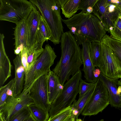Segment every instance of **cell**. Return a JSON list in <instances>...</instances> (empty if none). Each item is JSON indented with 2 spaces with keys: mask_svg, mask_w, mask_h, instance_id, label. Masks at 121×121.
Segmentation results:
<instances>
[{
  "mask_svg": "<svg viewBox=\"0 0 121 121\" xmlns=\"http://www.w3.org/2000/svg\"><path fill=\"white\" fill-rule=\"evenodd\" d=\"M78 44L84 42H101L106 31L99 19L94 14L82 10L67 19H62Z\"/></svg>",
  "mask_w": 121,
  "mask_h": 121,
  "instance_id": "obj_1",
  "label": "cell"
},
{
  "mask_svg": "<svg viewBox=\"0 0 121 121\" xmlns=\"http://www.w3.org/2000/svg\"><path fill=\"white\" fill-rule=\"evenodd\" d=\"M61 54L52 71L62 86L79 69L82 63L81 49L70 30L64 32L60 39Z\"/></svg>",
  "mask_w": 121,
  "mask_h": 121,
  "instance_id": "obj_2",
  "label": "cell"
},
{
  "mask_svg": "<svg viewBox=\"0 0 121 121\" xmlns=\"http://www.w3.org/2000/svg\"><path fill=\"white\" fill-rule=\"evenodd\" d=\"M29 1L36 6L46 22L51 35L50 40L55 45L59 44L64 33V27L58 0Z\"/></svg>",
  "mask_w": 121,
  "mask_h": 121,
  "instance_id": "obj_3",
  "label": "cell"
},
{
  "mask_svg": "<svg viewBox=\"0 0 121 121\" xmlns=\"http://www.w3.org/2000/svg\"><path fill=\"white\" fill-rule=\"evenodd\" d=\"M0 20L17 24L28 18L34 5L27 0H0Z\"/></svg>",
  "mask_w": 121,
  "mask_h": 121,
  "instance_id": "obj_4",
  "label": "cell"
},
{
  "mask_svg": "<svg viewBox=\"0 0 121 121\" xmlns=\"http://www.w3.org/2000/svg\"><path fill=\"white\" fill-rule=\"evenodd\" d=\"M82 77L80 69L64 85L59 95L51 104L49 112L50 117L71 106L78 93V85Z\"/></svg>",
  "mask_w": 121,
  "mask_h": 121,
  "instance_id": "obj_5",
  "label": "cell"
},
{
  "mask_svg": "<svg viewBox=\"0 0 121 121\" xmlns=\"http://www.w3.org/2000/svg\"><path fill=\"white\" fill-rule=\"evenodd\" d=\"M57 56L54 49L48 44L31 69L25 75L24 89L30 90L35 82L42 76L51 71L50 67L54 64Z\"/></svg>",
  "mask_w": 121,
  "mask_h": 121,
  "instance_id": "obj_6",
  "label": "cell"
},
{
  "mask_svg": "<svg viewBox=\"0 0 121 121\" xmlns=\"http://www.w3.org/2000/svg\"><path fill=\"white\" fill-rule=\"evenodd\" d=\"M109 104L107 88L98 78L93 92L82 114L85 116L96 115L102 111Z\"/></svg>",
  "mask_w": 121,
  "mask_h": 121,
  "instance_id": "obj_7",
  "label": "cell"
},
{
  "mask_svg": "<svg viewBox=\"0 0 121 121\" xmlns=\"http://www.w3.org/2000/svg\"><path fill=\"white\" fill-rule=\"evenodd\" d=\"M101 53L98 68L104 76L112 79L121 78V65L111 48L101 42Z\"/></svg>",
  "mask_w": 121,
  "mask_h": 121,
  "instance_id": "obj_8",
  "label": "cell"
},
{
  "mask_svg": "<svg viewBox=\"0 0 121 121\" xmlns=\"http://www.w3.org/2000/svg\"><path fill=\"white\" fill-rule=\"evenodd\" d=\"M29 91L23 89L17 97L8 96L3 106L0 108V117L4 121H8L13 116L24 108L34 104L30 95Z\"/></svg>",
  "mask_w": 121,
  "mask_h": 121,
  "instance_id": "obj_9",
  "label": "cell"
},
{
  "mask_svg": "<svg viewBox=\"0 0 121 121\" xmlns=\"http://www.w3.org/2000/svg\"><path fill=\"white\" fill-rule=\"evenodd\" d=\"M92 13L99 19L106 31L110 29L121 13L110 0H98L93 7Z\"/></svg>",
  "mask_w": 121,
  "mask_h": 121,
  "instance_id": "obj_10",
  "label": "cell"
},
{
  "mask_svg": "<svg viewBox=\"0 0 121 121\" xmlns=\"http://www.w3.org/2000/svg\"><path fill=\"white\" fill-rule=\"evenodd\" d=\"M49 73L37 79L30 87V95L34 104L49 112L51 104L48 95V81Z\"/></svg>",
  "mask_w": 121,
  "mask_h": 121,
  "instance_id": "obj_11",
  "label": "cell"
},
{
  "mask_svg": "<svg viewBox=\"0 0 121 121\" xmlns=\"http://www.w3.org/2000/svg\"><path fill=\"white\" fill-rule=\"evenodd\" d=\"M98 78L107 88L109 104L111 106L116 108H121V81L120 79L109 78L101 73Z\"/></svg>",
  "mask_w": 121,
  "mask_h": 121,
  "instance_id": "obj_12",
  "label": "cell"
},
{
  "mask_svg": "<svg viewBox=\"0 0 121 121\" xmlns=\"http://www.w3.org/2000/svg\"><path fill=\"white\" fill-rule=\"evenodd\" d=\"M89 42L82 43V48L81 49L82 60L83 68L82 70L84 73V76L86 81L89 83L96 82L98 79L94 76V73L95 67L94 66L90 57Z\"/></svg>",
  "mask_w": 121,
  "mask_h": 121,
  "instance_id": "obj_13",
  "label": "cell"
},
{
  "mask_svg": "<svg viewBox=\"0 0 121 121\" xmlns=\"http://www.w3.org/2000/svg\"><path fill=\"white\" fill-rule=\"evenodd\" d=\"M41 16L39 11L34 5L33 9L26 20L29 44L28 49L32 48L35 43Z\"/></svg>",
  "mask_w": 121,
  "mask_h": 121,
  "instance_id": "obj_14",
  "label": "cell"
},
{
  "mask_svg": "<svg viewBox=\"0 0 121 121\" xmlns=\"http://www.w3.org/2000/svg\"><path fill=\"white\" fill-rule=\"evenodd\" d=\"M13 35L15 41L14 53L19 55L24 47L28 48L29 44L26 20H24L16 25Z\"/></svg>",
  "mask_w": 121,
  "mask_h": 121,
  "instance_id": "obj_15",
  "label": "cell"
},
{
  "mask_svg": "<svg viewBox=\"0 0 121 121\" xmlns=\"http://www.w3.org/2000/svg\"><path fill=\"white\" fill-rule=\"evenodd\" d=\"M4 36L0 34V86H3L11 76L12 65L5 50L4 44Z\"/></svg>",
  "mask_w": 121,
  "mask_h": 121,
  "instance_id": "obj_16",
  "label": "cell"
},
{
  "mask_svg": "<svg viewBox=\"0 0 121 121\" xmlns=\"http://www.w3.org/2000/svg\"><path fill=\"white\" fill-rule=\"evenodd\" d=\"M14 65L15 77L14 79V91L13 96H18L22 92L25 77L24 68L22 65L20 53L16 55L13 60Z\"/></svg>",
  "mask_w": 121,
  "mask_h": 121,
  "instance_id": "obj_17",
  "label": "cell"
},
{
  "mask_svg": "<svg viewBox=\"0 0 121 121\" xmlns=\"http://www.w3.org/2000/svg\"><path fill=\"white\" fill-rule=\"evenodd\" d=\"M63 87L58 77L51 71L49 73L48 90L49 100L51 104L58 96Z\"/></svg>",
  "mask_w": 121,
  "mask_h": 121,
  "instance_id": "obj_18",
  "label": "cell"
},
{
  "mask_svg": "<svg viewBox=\"0 0 121 121\" xmlns=\"http://www.w3.org/2000/svg\"><path fill=\"white\" fill-rule=\"evenodd\" d=\"M94 89L89 90L81 98L77 101L75 100L71 106L72 112L71 117L75 120L78 118L87 104L93 92Z\"/></svg>",
  "mask_w": 121,
  "mask_h": 121,
  "instance_id": "obj_19",
  "label": "cell"
},
{
  "mask_svg": "<svg viewBox=\"0 0 121 121\" xmlns=\"http://www.w3.org/2000/svg\"><path fill=\"white\" fill-rule=\"evenodd\" d=\"M81 0H58L61 6L62 14L69 19L75 14Z\"/></svg>",
  "mask_w": 121,
  "mask_h": 121,
  "instance_id": "obj_20",
  "label": "cell"
},
{
  "mask_svg": "<svg viewBox=\"0 0 121 121\" xmlns=\"http://www.w3.org/2000/svg\"><path fill=\"white\" fill-rule=\"evenodd\" d=\"M101 42L106 44L111 48L121 65V41L106 34Z\"/></svg>",
  "mask_w": 121,
  "mask_h": 121,
  "instance_id": "obj_21",
  "label": "cell"
},
{
  "mask_svg": "<svg viewBox=\"0 0 121 121\" xmlns=\"http://www.w3.org/2000/svg\"><path fill=\"white\" fill-rule=\"evenodd\" d=\"M89 50L90 57L94 66L98 68L101 53V42H90Z\"/></svg>",
  "mask_w": 121,
  "mask_h": 121,
  "instance_id": "obj_22",
  "label": "cell"
},
{
  "mask_svg": "<svg viewBox=\"0 0 121 121\" xmlns=\"http://www.w3.org/2000/svg\"><path fill=\"white\" fill-rule=\"evenodd\" d=\"M31 115L36 121H48L49 118V112L35 104L28 106Z\"/></svg>",
  "mask_w": 121,
  "mask_h": 121,
  "instance_id": "obj_23",
  "label": "cell"
},
{
  "mask_svg": "<svg viewBox=\"0 0 121 121\" xmlns=\"http://www.w3.org/2000/svg\"><path fill=\"white\" fill-rule=\"evenodd\" d=\"M14 79L0 88V108L4 104L9 96H13L14 91Z\"/></svg>",
  "mask_w": 121,
  "mask_h": 121,
  "instance_id": "obj_24",
  "label": "cell"
},
{
  "mask_svg": "<svg viewBox=\"0 0 121 121\" xmlns=\"http://www.w3.org/2000/svg\"><path fill=\"white\" fill-rule=\"evenodd\" d=\"M44 49L42 47H34L30 49L27 48L28 72L36 62Z\"/></svg>",
  "mask_w": 121,
  "mask_h": 121,
  "instance_id": "obj_25",
  "label": "cell"
},
{
  "mask_svg": "<svg viewBox=\"0 0 121 121\" xmlns=\"http://www.w3.org/2000/svg\"><path fill=\"white\" fill-rule=\"evenodd\" d=\"M37 35L42 39L47 41L50 40L51 35L45 21L41 15Z\"/></svg>",
  "mask_w": 121,
  "mask_h": 121,
  "instance_id": "obj_26",
  "label": "cell"
},
{
  "mask_svg": "<svg viewBox=\"0 0 121 121\" xmlns=\"http://www.w3.org/2000/svg\"><path fill=\"white\" fill-rule=\"evenodd\" d=\"M111 36L121 41V13L115 21L112 27L109 30Z\"/></svg>",
  "mask_w": 121,
  "mask_h": 121,
  "instance_id": "obj_27",
  "label": "cell"
},
{
  "mask_svg": "<svg viewBox=\"0 0 121 121\" xmlns=\"http://www.w3.org/2000/svg\"><path fill=\"white\" fill-rule=\"evenodd\" d=\"M72 112L71 107H69L54 116L49 117L48 121H66L71 118Z\"/></svg>",
  "mask_w": 121,
  "mask_h": 121,
  "instance_id": "obj_28",
  "label": "cell"
},
{
  "mask_svg": "<svg viewBox=\"0 0 121 121\" xmlns=\"http://www.w3.org/2000/svg\"><path fill=\"white\" fill-rule=\"evenodd\" d=\"M96 82L88 83L81 78L78 87L79 98L82 97L89 90L94 88Z\"/></svg>",
  "mask_w": 121,
  "mask_h": 121,
  "instance_id": "obj_29",
  "label": "cell"
},
{
  "mask_svg": "<svg viewBox=\"0 0 121 121\" xmlns=\"http://www.w3.org/2000/svg\"><path fill=\"white\" fill-rule=\"evenodd\" d=\"M30 115L28 106L26 107L14 115L8 121H23Z\"/></svg>",
  "mask_w": 121,
  "mask_h": 121,
  "instance_id": "obj_30",
  "label": "cell"
},
{
  "mask_svg": "<svg viewBox=\"0 0 121 121\" xmlns=\"http://www.w3.org/2000/svg\"><path fill=\"white\" fill-rule=\"evenodd\" d=\"M20 53L21 56L22 62L24 68L25 75L27 74L28 71L27 48H24L21 51Z\"/></svg>",
  "mask_w": 121,
  "mask_h": 121,
  "instance_id": "obj_31",
  "label": "cell"
},
{
  "mask_svg": "<svg viewBox=\"0 0 121 121\" xmlns=\"http://www.w3.org/2000/svg\"><path fill=\"white\" fill-rule=\"evenodd\" d=\"M98 0H81L78 10H86L88 8H93Z\"/></svg>",
  "mask_w": 121,
  "mask_h": 121,
  "instance_id": "obj_32",
  "label": "cell"
},
{
  "mask_svg": "<svg viewBox=\"0 0 121 121\" xmlns=\"http://www.w3.org/2000/svg\"><path fill=\"white\" fill-rule=\"evenodd\" d=\"M95 68L94 73V76L96 78L98 79L101 73V71L99 68Z\"/></svg>",
  "mask_w": 121,
  "mask_h": 121,
  "instance_id": "obj_33",
  "label": "cell"
},
{
  "mask_svg": "<svg viewBox=\"0 0 121 121\" xmlns=\"http://www.w3.org/2000/svg\"><path fill=\"white\" fill-rule=\"evenodd\" d=\"M23 121H36L31 115Z\"/></svg>",
  "mask_w": 121,
  "mask_h": 121,
  "instance_id": "obj_34",
  "label": "cell"
},
{
  "mask_svg": "<svg viewBox=\"0 0 121 121\" xmlns=\"http://www.w3.org/2000/svg\"><path fill=\"white\" fill-rule=\"evenodd\" d=\"M116 5L119 11L121 13V0H119V3Z\"/></svg>",
  "mask_w": 121,
  "mask_h": 121,
  "instance_id": "obj_35",
  "label": "cell"
},
{
  "mask_svg": "<svg viewBox=\"0 0 121 121\" xmlns=\"http://www.w3.org/2000/svg\"><path fill=\"white\" fill-rule=\"evenodd\" d=\"M86 11L88 13H91L93 11V8L91 7H89L87 8Z\"/></svg>",
  "mask_w": 121,
  "mask_h": 121,
  "instance_id": "obj_36",
  "label": "cell"
},
{
  "mask_svg": "<svg viewBox=\"0 0 121 121\" xmlns=\"http://www.w3.org/2000/svg\"><path fill=\"white\" fill-rule=\"evenodd\" d=\"M75 120L73 118H72L71 117L69 119L66 121H75Z\"/></svg>",
  "mask_w": 121,
  "mask_h": 121,
  "instance_id": "obj_37",
  "label": "cell"
},
{
  "mask_svg": "<svg viewBox=\"0 0 121 121\" xmlns=\"http://www.w3.org/2000/svg\"><path fill=\"white\" fill-rule=\"evenodd\" d=\"M75 121H83L82 119H80L78 118L76 119Z\"/></svg>",
  "mask_w": 121,
  "mask_h": 121,
  "instance_id": "obj_38",
  "label": "cell"
},
{
  "mask_svg": "<svg viewBox=\"0 0 121 121\" xmlns=\"http://www.w3.org/2000/svg\"><path fill=\"white\" fill-rule=\"evenodd\" d=\"M0 121H4L1 117H0Z\"/></svg>",
  "mask_w": 121,
  "mask_h": 121,
  "instance_id": "obj_39",
  "label": "cell"
},
{
  "mask_svg": "<svg viewBox=\"0 0 121 121\" xmlns=\"http://www.w3.org/2000/svg\"><path fill=\"white\" fill-rule=\"evenodd\" d=\"M98 121H104L103 119H101Z\"/></svg>",
  "mask_w": 121,
  "mask_h": 121,
  "instance_id": "obj_40",
  "label": "cell"
},
{
  "mask_svg": "<svg viewBox=\"0 0 121 121\" xmlns=\"http://www.w3.org/2000/svg\"><path fill=\"white\" fill-rule=\"evenodd\" d=\"M118 121H121V118L120 119V120Z\"/></svg>",
  "mask_w": 121,
  "mask_h": 121,
  "instance_id": "obj_41",
  "label": "cell"
},
{
  "mask_svg": "<svg viewBox=\"0 0 121 121\" xmlns=\"http://www.w3.org/2000/svg\"><path fill=\"white\" fill-rule=\"evenodd\" d=\"M120 79L121 81V78Z\"/></svg>",
  "mask_w": 121,
  "mask_h": 121,
  "instance_id": "obj_42",
  "label": "cell"
}]
</instances>
